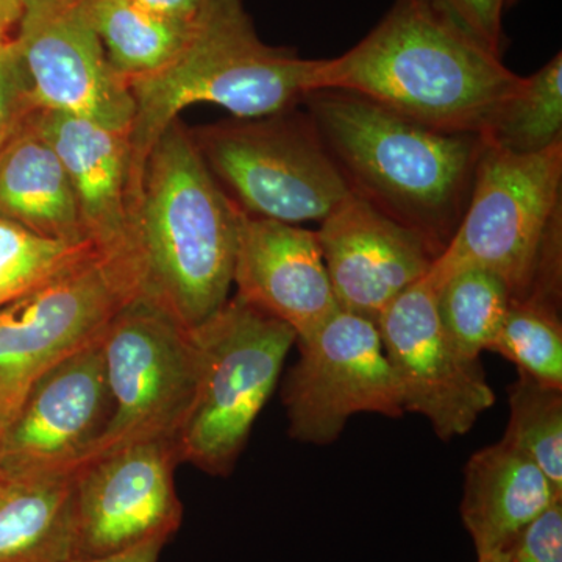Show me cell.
Returning a JSON list of instances; mask_svg holds the SVG:
<instances>
[{"label":"cell","instance_id":"6da1fadb","mask_svg":"<svg viewBox=\"0 0 562 562\" xmlns=\"http://www.w3.org/2000/svg\"><path fill=\"white\" fill-rule=\"evenodd\" d=\"M522 80L425 0H395L357 46L317 61L314 91L353 92L428 127L484 136Z\"/></svg>","mask_w":562,"mask_h":562},{"label":"cell","instance_id":"7a4b0ae2","mask_svg":"<svg viewBox=\"0 0 562 562\" xmlns=\"http://www.w3.org/2000/svg\"><path fill=\"white\" fill-rule=\"evenodd\" d=\"M351 194L442 254L471 198L486 139L439 131L339 90L302 102Z\"/></svg>","mask_w":562,"mask_h":562},{"label":"cell","instance_id":"3957f363","mask_svg":"<svg viewBox=\"0 0 562 562\" xmlns=\"http://www.w3.org/2000/svg\"><path fill=\"white\" fill-rule=\"evenodd\" d=\"M238 210L203 162L190 128L173 121L151 147L131 209L139 295L188 328L231 299Z\"/></svg>","mask_w":562,"mask_h":562},{"label":"cell","instance_id":"277c9868","mask_svg":"<svg viewBox=\"0 0 562 562\" xmlns=\"http://www.w3.org/2000/svg\"><path fill=\"white\" fill-rule=\"evenodd\" d=\"M317 61L266 44L244 0H205L183 46L168 65L128 81L135 101L131 133V209L151 147L181 111L213 103L238 120L294 109L314 91Z\"/></svg>","mask_w":562,"mask_h":562},{"label":"cell","instance_id":"5b68a950","mask_svg":"<svg viewBox=\"0 0 562 562\" xmlns=\"http://www.w3.org/2000/svg\"><path fill=\"white\" fill-rule=\"evenodd\" d=\"M199 350L194 401L176 443L180 462L231 475L297 342L286 324L241 297L192 328Z\"/></svg>","mask_w":562,"mask_h":562},{"label":"cell","instance_id":"8992f818","mask_svg":"<svg viewBox=\"0 0 562 562\" xmlns=\"http://www.w3.org/2000/svg\"><path fill=\"white\" fill-rule=\"evenodd\" d=\"M190 133L211 176L247 216L321 224L350 194L306 110L235 117Z\"/></svg>","mask_w":562,"mask_h":562},{"label":"cell","instance_id":"52a82bcc","mask_svg":"<svg viewBox=\"0 0 562 562\" xmlns=\"http://www.w3.org/2000/svg\"><path fill=\"white\" fill-rule=\"evenodd\" d=\"M560 228L562 143L516 155L486 140L460 225L428 277L439 288L461 269H486L517 301L530 290L543 247Z\"/></svg>","mask_w":562,"mask_h":562},{"label":"cell","instance_id":"ba28073f","mask_svg":"<svg viewBox=\"0 0 562 562\" xmlns=\"http://www.w3.org/2000/svg\"><path fill=\"white\" fill-rule=\"evenodd\" d=\"M136 295L133 258L98 254L0 310V430L41 375L99 338Z\"/></svg>","mask_w":562,"mask_h":562},{"label":"cell","instance_id":"9c48e42d","mask_svg":"<svg viewBox=\"0 0 562 562\" xmlns=\"http://www.w3.org/2000/svg\"><path fill=\"white\" fill-rule=\"evenodd\" d=\"M101 344L113 414L90 460L125 443L176 439L198 386L192 328L136 295L114 314Z\"/></svg>","mask_w":562,"mask_h":562},{"label":"cell","instance_id":"30bf717a","mask_svg":"<svg viewBox=\"0 0 562 562\" xmlns=\"http://www.w3.org/2000/svg\"><path fill=\"white\" fill-rule=\"evenodd\" d=\"M283 386L295 441L327 446L355 414L401 417V386L375 322L339 308L308 338Z\"/></svg>","mask_w":562,"mask_h":562},{"label":"cell","instance_id":"8fae6325","mask_svg":"<svg viewBox=\"0 0 562 562\" xmlns=\"http://www.w3.org/2000/svg\"><path fill=\"white\" fill-rule=\"evenodd\" d=\"M13 43L36 110L131 133L135 101L92 27L87 0H22Z\"/></svg>","mask_w":562,"mask_h":562},{"label":"cell","instance_id":"7c38bea8","mask_svg":"<svg viewBox=\"0 0 562 562\" xmlns=\"http://www.w3.org/2000/svg\"><path fill=\"white\" fill-rule=\"evenodd\" d=\"M180 464L176 439L125 443L85 462L76 473V554L95 558L150 541H169L180 530L177 494Z\"/></svg>","mask_w":562,"mask_h":562},{"label":"cell","instance_id":"4fadbf2b","mask_svg":"<svg viewBox=\"0 0 562 562\" xmlns=\"http://www.w3.org/2000/svg\"><path fill=\"white\" fill-rule=\"evenodd\" d=\"M436 294L427 273L384 310L376 327L405 413L420 414L442 441H450L472 430L495 394L480 360L462 353L443 330Z\"/></svg>","mask_w":562,"mask_h":562},{"label":"cell","instance_id":"5bb4252c","mask_svg":"<svg viewBox=\"0 0 562 562\" xmlns=\"http://www.w3.org/2000/svg\"><path fill=\"white\" fill-rule=\"evenodd\" d=\"M101 336L33 383L0 430L2 471L74 472L90 461L113 414Z\"/></svg>","mask_w":562,"mask_h":562},{"label":"cell","instance_id":"9a60e30c","mask_svg":"<svg viewBox=\"0 0 562 562\" xmlns=\"http://www.w3.org/2000/svg\"><path fill=\"white\" fill-rule=\"evenodd\" d=\"M316 235L339 306L375 324L439 257L419 233L351 192L321 222Z\"/></svg>","mask_w":562,"mask_h":562},{"label":"cell","instance_id":"2e32d148","mask_svg":"<svg viewBox=\"0 0 562 562\" xmlns=\"http://www.w3.org/2000/svg\"><path fill=\"white\" fill-rule=\"evenodd\" d=\"M233 284L243 301L291 327L297 341L341 308L316 232L239 210Z\"/></svg>","mask_w":562,"mask_h":562},{"label":"cell","instance_id":"e0dca14e","mask_svg":"<svg viewBox=\"0 0 562 562\" xmlns=\"http://www.w3.org/2000/svg\"><path fill=\"white\" fill-rule=\"evenodd\" d=\"M33 121L65 166L88 239L101 254L132 257L128 132L57 111L35 110Z\"/></svg>","mask_w":562,"mask_h":562},{"label":"cell","instance_id":"ac0fdd59","mask_svg":"<svg viewBox=\"0 0 562 562\" xmlns=\"http://www.w3.org/2000/svg\"><path fill=\"white\" fill-rule=\"evenodd\" d=\"M558 501L562 492L541 469L503 441L480 449L465 464L461 519L476 554L508 552Z\"/></svg>","mask_w":562,"mask_h":562},{"label":"cell","instance_id":"d6986e66","mask_svg":"<svg viewBox=\"0 0 562 562\" xmlns=\"http://www.w3.org/2000/svg\"><path fill=\"white\" fill-rule=\"evenodd\" d=\"M0 217L46 238L91 243L65 166L33 113L0 150Z\"/></svg>","mask_w":562,"mask_h":562},{"label":"cell","instance_id":"ffe728a7","mask_svg":"<svg viewBox=\"0 0 562 562\" xmlns=\"http://www.w3.org/2000/svg\"><path fill=\"white\" fill-rule=\"evenodd\" d=\"M76 473L0 469V562H63L74 558Z\"/></svg>","mask_w":562,"mask_h":562},{"label":"cell","instance_id":"44dd1931","mask_svg":"<svg viewBox=\"0 0 562 562\" xmlns=\"http://www.w3.org/2000/svg\"><path fill=\"white\" fill-rule=\"evenodd\" d=\"M87 9L111 66L127 83L168 65L192 22L161 16L135 0H87Z\"/></svg>","mask_w":562,"mask_h":562},{"label":"cell","instance_id":"7402d4cb","mask_svg":"<svg viewBox=\"0 0 562 562\" xmlns=\"http://www.w3.org/2000/svg\"><path fill=\"white\" fill-rule=\"evenodd\" d=\"M505 281L482 268H464L442 281L436 294L439 319L454 346L473 360L492 350L512 306Z\"/></svg>","mask_w":562,"mask_h":562},{"label":"cell","instance_id":"603a6c76","mask_svg":"<svg viewBox=\"0 0 562 562\" xmlns=\"http://www.w3.org/2000/svg\"><path fill=\"white\" fill-rule=\"evenodd\" d=\"M484 139L516 155L541 154L562 143V54L524 77Z\"/></svg>","mask_w":562,"mask_h":562},{"label":"cell","instance_id":"cb8c5ba5","mask_svg":"<svg viewBox=\"0 0 562 562\" xmlns=\"http://www.w3.org/2000/svg\"><path fill=\"white\" fill-rule=\"evenodd\" d=\"M98 254L94 244L46 238L0 217V310Z\"/></svg>","mask_w":562,"mask_h":562},{"label":"cell","instance_id":"d4e9b609","mask_svg":"<svg viewBox=\"0 0 562 562\" xmlns=\"http://www.w3.org/2000/svg\"><path fill=\"white\" fill-rule=\"evenodd\" d=\"M491 351L536 383L562 391L561 306L531 297L513 299Z\"/></svg>","mask_w":562,"mask_h":562},{"label":"cell","instance_id":"484cf974","mask_svg":"<svg viewBox=\"0 0 562 562\" xmlns=\"http://www.w3.org/2000/svg\"><path fill=\"white\" fill-rule=\"evenodd\" d=\"M502 441L535 462L562 492V391L519 373L509 387V420Z\"/></svg>","mask_w":562,"mask_h":562},{"label":"cell","instance_id":"4316f807","mask_svg":"<svg viewBox=\"0 0 562 562\" xmlns=\"http://www.w3.org/2000/svg\"><path fill=\"white\" fill-rule=\"evenodd\" d=\"M431 9L441 13L465 35L492 52L503 57L506 47L503 16L506 11V0H425Z\"/></svg>","mask_w":562,"mask_h":562},{"label":"cell","instance_id":"83f0119b","mask_svg":"<svg viewBox=\"0 0 562 562\" xmlns=\"http://www.w3.org/2000/svg\"><path fill=\"white\" fill-rule=\"evenodd\" d=\"M35 110L13 36L0 41V150Z\"/></svg>","mask_w":562,"mask_h":562},{"label":"cell","instance_id":"f1b7e54d","mask_svg":"<svg viewBox=\"0 0 562 562\" xmlns=\"http://www.w3.org/2000/svg\"><path fill=\"white\" fill-rule=\"evenodd\" d=\"M508 554L512 562H562V501L536 517Z\"/></svg>","mask_w":562,"mask_h":562},{"label":"cell","instance_id":"f546056e","mask_svg":"<svg viewBox=\"0 0 562 562\" xmlns=\"http://www.w3.org/2000/svg\"><path fill=\"white\" fill-rule=\"evenodd\" d=\"M166 543L168 541H150L120 553L95 558H70L63 562H158Z\"/></svg>","mask_w":562,"mask_h":562},{"label":"cell","instance_id":"4dcf8cb0","mask_svg":"<svg viewBox=\"0 0 562 562\" xmlns=\"http://www.w3.org/2000/svg\"><path fill=\"white\" fill-rule=\"evenodd\" d=\"M135 2L161 16L190 24L198 16L205 0H135Z\"/></svg>","mask_w":562,"mask_h":562},{"label":"cell","instance_id":"1f68e13d","mask_svg":"<svg viewBox=\"0 0 562 562\" xmlns=\"http://www.w3.org/2000/svg\"><path fill=\"white\" fill-rule=\"evenodd\" d=\"M22 13V0H0V41L10 40Z\"/></svg>","mask_w":562,"mask_h":562},{"label":"cell","instance_id":"d6a6232c","mask_svg":"<svg viewBox=\"0 0 562 562\" xmlns=\"http://www.w3.org/2000/svg\"><path fill=\"white\" fill-rule=\"evenodd\" d=\"M479 562H512L508 552L479 554Z\"/></svg>","mask_w":562,"mask_h":562},{"label":"cell","instance_id":"836d02e7","mask_svg":"<svg viewBox=\"0 0 562 562\" xmlns=\"http://www.w3.org/2000/svg\"><path fill=\"white\" fill-rule=\"evenodd\" d=\"M519 0H506V10L513 9Z\"/></svg>","mask_w":562,"mask_h":562}]
</instances>
